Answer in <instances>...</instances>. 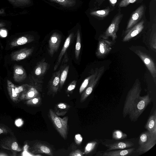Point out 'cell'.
<instances>
[{
  "instance_id": "7bdbcfd3",
  "label": "cell",
  "mask_w": 156,
  "mask_h": 156,
  "mask_svg": "<svg viewBox=\"0 0 156 156\" xmlns=\"http://www.w3.org/2000/svg\"><path fill=\"white\" fill-rule=\"evenodd\" d=\"M3 130L2 129H0V134L2 133H3Z\"/></svg>"
},
{
  "instance_id": "74e56055",
  "label": "cell",
  "mask_w": 156,
  "mask_h": 156,
  "mask_svg": "<svg viewBox=\"0 0 156 156\" xmlns=\"http://www.w3.org/2000/svg\"><path fill=\"white\" fill-rule=\"evenodd\" d=\"M0 34L2 37H6L7 35V32L5 30H1L0 31Z\"/></svg>"
},
{
  "instance_id": "83f0119b",
  "label": "cell",
  "mask_w": 156,
  "mask_h": 156,
  "mask_svg": "<svg viewBox=\"0 0 156 156\" xmlns=\"http://www.w3.org/2000/svg\"><path fill=\"white\" fill-rule=\"evenodd\" d=\"M13 5L20 6L27 5L30 3V0H8Z\"/></svg>"
},
{
  "instance_id": "836d02e7",
  "label": "cell",
  "mask_w": 156,
  "mask_h": 156,
  "mask_svg": "<svg viewBox=\"0 0 156 156\" xmlns=\"http://www.w3.org/2000/svg\"><path fill=\"white\" fill-rule=\"evenodd\" d=\"M74 140L76 144L79 145L81 144L82 141V136L79 134H76L75 136Z\"/></svg>"
},
{
  "instance_id": "4316f807",
  "label": "cell",
  "mask_w": 156,
  "mask_h": 156,
  "mask_svg": "<svg viewBox=\"0 0 156 156\" xmlns=\"http://www.w3.org/2000/svg\"><path fill=\"white\" fill-rule=\"evenodd\" d=\"M127 135L119 130H115L113 133L112 137L113 139L116 140H119L125 139L127 137Z\"/></svg>"
},
{
  "instance_id": "b9f144b4",
  "label": "cell",
  "mask_w": 156,
  "mask_h": 156,
  "mask_svg": "<svg viewBox=\"0 0 156 156\" xmlns=\"http://www.w3.org/2000/svg\"><path fill=\"white\" fill-rule=\"evenodd\" d=\"M5 25V24L4 23L0 22V27H4Z\"/></svg>"
},
{
  "instance_id": "44dd1931",
  "label": "cell",
  "mask_w": 156,
  "mask_h": 156,
  "mask_svg": "<svg viewBox=\"0 0 156 156\" xmlns=\"http://www.w3.org/2000/svg\"><path fill=\"white\" fill-rule=\"evenodd\" d=\"M70 107L69 105L66 103H60L55 106L54 112L58 116H63L67 113Z\"/></svg>"
},
{
  "instance_id": "603a6c76",
  "label": "cell",
  "mask_w": 156,
  "mask_h": 156,
  "mask_svg": "<svg viewBox=\"0 0 156 156\" xmlns=\"http://www.w3.org/2000/svg\"><path fill=\"white\" fill-rule=\"evenodd\" d=\"M112 10V9L108 7L103 9L92 11L90 12V14L92 16L102 18L107 16Z\"/></svg>"
},
{
  "instance_id": "ba28073f",
  "label": "cell",
  "mask_w": 156,
  "mask_h": 156,
  "mask_svg": "<svg viewBox=\"0 0 156 156\" xmlns=\"http://www.w3.org/2000/svg\"><path fill=\"white\" fill-rule=\"evenodd\" d=\"M61 39V35L57 32L54 33L50 37L48 41V52L51 57L58 51Z\"/></svg>"
},
{
  "instance_id": "e0dca14e",
  "label": "cell",
  "mask_w": 156,
  "mask_h": 156,
  "mask_svg": "<svg viewBox=\"0 0 156 156\" xmlns=\"http://www.w3.org/2000/svg\"><path fill=\"white\" fill-rule=\"evenodd\" d=\"M45 61V58L42 59L38 62L35 67L34 74L39 77L43 76L48 69L49 64Z\"/></svg>"
},
{
  "instance_id": "52a82bcc",
  "label": "cell",
  "mask_w": 156,
  "mask_h": 156,
  "mask_svg": "<svg viewBox=\"0 0 156 156\" xmlns=\"http://www.w3.org/2000/svg\"><path fill=\"white\" fill-rule=\"evenodd\" d=\"M60 75V69L52 74L48 83V95L54 97L57 94L59 88Z\"/></svg>"
},
{
  "instance_id": "7402d4cb",
  "label": "cell",
  "mask_w": 156,
  "mask_h": 156,
  "mask_svg": "<svg viewBox=\"0 0 156 156\" xmlns=\"http://www.w3.org/2000/svg\"><path fill=\"white\" fill-rule=\"evenodd\" d=\"M69 66L67 64L62 65L60 66V83L59 87L61 89L65 82L67 78L69 70Z\"/></svg>"
},
{
  "instance_id": "e575fe53",
  "label": "cell",
  "mask_w": 156,
  "mask_h": 156,
  "mask_svg": "<svg viewBox=\"0 0 156 156\" xmlns=\"http://www.w3.org/2000/svg\"><path fill=\"white\" fill-rule=\"evenodd\" d=\"M15 90L16 93H19L23 90V87L22 86L16 87L15 89Z\"/></svg>"
},
{
  "instance_id": "4fadbf2b",
  "label": "cell",
  "mask_w": 156,
  "mask_h": 156,
  "mask_svg": "<svg viewBox=\"0 0 156 156\" xmlns=\"http://www.w3.org/2000/svg\"><path fill=\"white\" fill-rule=\"evenodd\" d=\"M103 144L107 147V151L125 149L132 147L134 145L133 143L128 141H117L112 144Z\"/></svg>"
},
{
  "instance_id": "277c9868",
  "label": "cell",
  "mask_w": 156,
  "mask_h": 156,
  "mask_svg": "<svg viewBox=\"0 0 156 156\" xmlns=\"http://www.w3.org/2000/svg\"><path fill=\"white\" fill-rule=\"evenodd\" d=\"M123 16V14L119 11L113 19L105 31L101 35V37L102 39H107L109 37H111L113 41L115 40L117 37L116 34Z\"/></svg>"
},
{
  "instance_id": "6da1fadb",
  "label": "cell",
  "mask_w": 156,
  "mask_h": 156,
  "mask_svg": "<svg viewBox=\"0 0 156 156\" xmlns=\"http://www.w3.org/2000/svg\"><path fill=\"white\" fill-rule=\"evenodd\" d=\"M142 89L138 79L136 80L128 91L124 104L122 114L124 118L129 115L131 121H136L151 101L149 94L141 96Z\"/></svg>"
},
{
  "instance_id": "ab89813d",
  "label": "cell",
  "mask_w": 156,
  "mask_h": 156,
  "mask_svg": "<svg viewBox=\"0 0 156 156\" xmlns=\"http://www.w3.org/2000/svg\"><path fill=\"white\" fill-rule=\"evenodd\" d=\"M105 0H96L95 2L97 3L98 6L100 5Z\"/></svg>"
},
{
  "instance_id": "d6986e66",
  "label": "cell",
  "mask_w": 156,
  "mask_h": 156,
  "mask_svg": "<svg viewBox=\"0 0 156 156\" xmlns=\"http://www.w3.org/2000/svg\"><path fill=\"white\" fill-rule=\"evenodd\" d=\"M34 40L33 36L30 35H25L20 37L12 41L10 44L11 47L23 45L34 41Z\"/></svg>"
},
{
  "instance_id": "cb8c5ba5",
  "label": "cell",
  "mask_w": 156,
  "mask_h": 156,
  "mask_svg": "<svg viewBox=\"0 0 156 156\" xmlns=\"http://www.w3.org/2000/svg\"><path fill=\"white\" fill-rule=\"evenodd\" d=\"M81 39L80 30L78 29L77 32L76 42L75 50V57L76 60H78L81 50Z\"/></svg>"
},
{
  "instance_id": "ac0fdd59",
  "label": "cell",
  "mask_w": 156,
  "mask_h": 156,
  "mask_svg": "<svg viewBox=\"0 0 156 156\" xmlns=\"http://www.w3.org/2000/svg\"><path fill=\"white\" fill-rule=\"evenodd\" d=\"M27 77L26 72L21 66L15 65L14 66L13 79L17 82L24 80Z\"/></svg>"
},
{
  "instance_id": "f1b7e54d",
  "label": "cell",
  "mask_w": 156,
  "mask_h": 156,
  "mask_svg": "<svg viewBox=\"0 0 156 156\" xmlns=\"http://www.w3.org/2000/svg\"><path fill=\"white\" fill-rule=\"evenodd\" d=\"M93 74L89 76L83 81L79 89V93L81 94L84 90L86 88L91 79L92 77Z\"/></svg>"
},
{
  "instance_id": "60d3db41",
  "label": "cell",
  "mask_w": 156,
  "mask_h": 156,
  "mask_svg": "<svg viewBox=\"0 0 156 156\" xmlns=\"http://www.w3.org/2000/svg\"><path fill=\"white\" fill-rule=\"evenodd\" d=\"M16 123L17 126H19L22 124V121L20 119H19L16 121Z\"/></svg>"
},
{
  "instance_id": "5b68a950",
  "label": "cell",
  "mask_w": 156,
  "mask_h": 156,
  "mask_svg": "<svg viewBox=\"0 0 156 156\" xmlns=\"http://www.w3.org/2000/svg\"><path fill=\"white\" fill-rule=\"evenodd\" d=\"M105 70L104 66L98 69L97 68L93 74L87 86L81 95L80 101H84L92 93L94 88L100 79Z\"/></svg>"
},
{
  "instance_id": "2e32d148",
  "label": "cell",
  "mask_w": 156,
  "mask_h": 156,
  "mask_svg": "<svg viewBox=\"0 0 156 156\" xmlns=\"http://www.w3.org/2000/svg\"><path fill=\"white\" fill-rule=\"evenodd\" d=\"M32 152L34 154H45L52 156L53 153L51 148L41 143H37L34 146Z\"/></svg>"
},
{
  "instance_id": "d590c367",
  "label": "cell",
  "mask_w": 156,
  "mask_h": 156,
  "mask_svg": "<svg viewBox=\"0 0 156 156\" xmlns=\"http://www.w3.org/2000/svg\"><path fill=\"white\" fill-rule=\"evenodd\" d=\"M18 147V144L17 142H15L12 143L11 147L12 150H16L17 149Z\"/></svg>"
},
{
  "instance_id": "3957f363",
  "label": "cell",
  "mask_w": 156,
  "mask_h": 156,
  "mask_svg": "<svg viewBox=\"0 0 156 156\" xmlns=\"http://www.w3.org/2000/svg\"><path fill=\"white\" fill-rule=\"evenodd\" d=\"M156 144V134L147 131L140 135L138 141L139 146L136 152L139 154L146 153Z\"/></svg>"
},
{
  "instance_id": "9a60e30c",
  "label": "cell",
  "mask_w": 156,
  "mask_h": 156,
  "mask_svg": "<svg viewBox=\"0 0 156 156\" xmlns=\"http://www.w3.org/2000/svg\"><path fill=\"white\" fill-rule=\"evenodd\" d=\"M73 36L74 34L73 33H71L66 38L60 53L58 56L56 63L54 67V71L56 70L58 68L63 55L66 52L67 48L73 40Z\"/></svg>"
},
{
  "instance_id": "484cf974",
  "label": "cell",
  "mask_w": 156,
  "mask_h": 156,
  "mask_svg": "<svg viewBox=\"0 0 156 156\" xmlns=\"http://www.w3.org/2000/svg\"><path fill=\"white\" fill-rule=\"evenodd\" d=\"M64 7H69L74 6L76 3V0H51Z\"/></svg>"
},
{
  "instance_id": "8fae6325",
  "label": "cell",
  "mask_w": 156,
  "mask_h": 156,
  "mask_svg": "<svg viewBox=\"0 0 156 156\" xmlns=\"http://www.w3.org/2000/svg\"><path fill=\"white\" fill-rule=\"evenodd\" d=\"M144 21L143 20L126 30V34L122 41L124 42L128 41L139 34L144 28Z\"/></svg>"
},
{
  "instance_id": "f546056e",
  "label": "cell",
  "mask_w": 156,
  "mask_h": 156,
  "mask_svg": "<svg viewBox=\"0 0 156 156\" xmlns=\"http://www.w3.org/2000/svg\"><path fill=\"white\" fill-rule=\"evenodd\" d=\"M41 102V99L40 96H38L31 99L29 103L33 105H40Z\"/></svg>"
},
{
  "instance_id": "1f68e13d",
  "label": "cell",
  "mask_w": 156,
  "mask_h": 156,
  "mask_svg": "<svg viewBox=\"0 0 156 156\" xmlns=\"http://www.w3.org/2000/svg\"><path fill=\"white\" fill-rule=\"evenodd\" d=\"M76 83L77 81L76 80H74L71 83L66 90V93H70L72 92L76 87Z\"/></svg>"
},
{
  "instance_id": "30bf717a",
  "label": "cell",
  "mask_w": 156,
  "mask_h": 156,
  "mask_svg": "<svg viewBox=\"0 0 156 156\" xmlns=\"http://www.w3.org/2000/svg\"><path fill=\"white\" fill-rule=\"evenodd\" d=\"M135 148L120 149L117 150H111L99 151L96 156H129L134 151Z\"/></svg>"
},
{
  "instance_id": "5bb4252c",
  "label": "cell",
  "mask_w": 156,
  "mask_h": 156,
  "mask_svg": "<svg viewBox=\"0 0 156 156\" xmlns=\"http://www.w3.org/2000/svg\"><path fill=\"white\" fill-rule=\"evenodd\" d=\"M34 50L33 47L30 48H25L15 51L11 55L12 60L18 61L27 57L31 54Z\"/></svg>"
},
{
  "instance_id": "7c38bea8",
  "label": "cell",
  "mask_w": 156,
  "mask_h": 156,
  "mask_svg": "<svg viewBox=\"0 0 156 156\" xmlns=\"http://www.w3.org/2000/svg\"><path fill=\"white\" fill-rule=\"evenodd\" d=\"M144 11V5L140 6L132 14L126 28L127 30L137 23L142 17Z\"/></svg>"
},
{
  "instance_id": "f35d334b",
  "label": "cell",
  "mask_w": 156,
  "mask_h": 156,
  "mask_svg": "<svg viewBox=\"0 0 156 156\" xmlns=\"http://www.w3.org/2000/svg\"><path fill=\"white\" fill-rule=\"evenodd\" d=\"M110 4L113 7H114L116 3L118 0H109Z\"/></svg>"
},
{
  "instance_id": "8992f818",
  "label": "cell",
  "mask_w": 156,
  "mask_h": 156,
  "mask_svg": "<svg viewBox=\"0 0 156 156\" xmlns=\"http://www.w3.org/2000/svg\"><path fill=\"white\" fill-rule=\"evenodd\" d=\"M113 43L107 39H101L98 44L96 52L97 56L100 58H103L109 53L112 49Z\"/></svg>"
},
{
  "instance_id": "4dcf8cb0",
  "label": "cell",
  "mask_w": 156,
  "mask_h": 156,
  "mask_svg": "<svg viewBox=\"0 0 156 156\" xmlns=\"http://www.w3.org/2000/svg\"><path fill=\"white\" fill-rule=\"evenodd\" d=\"M137 0H121L119 6V7H126L129 4L135 2Z\"/></svg>"
},
{
  "instance_id": "7a4b0ae2",
  "label": "cell",
  "mask_w": 156,
  "mask_h": 156,
  "mask_svg": "<svg viewBox=\"0 0 156 156\" xmlns=\"http://www.w3.org/2000/svg\"><path fill=\"white\" fill-rule=\"evenodd\" d=\"M48 115L59 134L64 139H66L67 138L68 134V116L61 118L57 115L51 109H49Z\"/></svg>"
},
{
  "instance_id": "ffe728a7",
  "label": "cell",
  "mask_w": 156,
  "mask_h": 156,
  "mask_svg": "<svg viewBox=\"0 0 156 156\" xmlns=\"http://www.w3.org/2000/svg\"><path fill=\"white\" fill-rule=\"evenodd\" d=\"M145 127L147 131L156 134V112L155 110H154L153 114L149 117Z\"/></svg>"
},
{
  "instance_id": "d4e9b609",
  "label": "cell",
  "mask_w": 156,
  "mask_h": 156,
  "mask_svg": "<svg viewBox=\"0 0 156 156\" xmlns=\"http://www.w3.org/2000/svg\"><path fill=\"white\" fill-rule=\"evenodd\" d=\"M98 144L97 141H93L88 143L85 147L84 154H88L91 153L95 150Z\"/></svg>"
},
{
  "instance_id": "8d00e7d4",
  "label": "cell",
  "mask_w": 156,
  "mask_h": 156,
  "mask_svg": "<svg viewBox=\"0 0 156 156\" xmlns=\"http://www.w3.org/2000/svg\"><path fill=\"white\" fill-rule=\"evenodd\" d=\"M64 55V57L63 59L62 63H63L64 62H66L68 61L69 60L67 52H66L65 54Z\"/></svg>"
},
{
  "instance_id": "9c48e42d",
  "label": "cell",
  "mask_w": 156,
  "mask_h": 156,
  "mask_svg": "<svg viewBox=\"0 0 156 156\" xmlns=\"http://www.w3.org/2000/svg\"><path fill=\"white\" fill-rule=\"evenodd\" d=\"M143 61L154 79L156 77V68L151 58L148 55L141 51H138L136 52Z\"/></svg>"
},
{
  "instance_id": "d6a6232c",
  "label": "cell",
  "mask_w": 156,
  "mask_h": 156,
  "mask_svg": "<svg viewBox=\"0 0 156 156\" xmlns=\"http://www.w3.org/2000/svg\"><path fill=\"white\" fill-rule=\"evenodd\" d=\"M83 153L79 149L72 152L69 154L70 156H83Z\"/></svg>"
}]
</instances>
